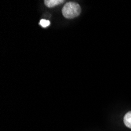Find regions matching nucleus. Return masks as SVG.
Masks as SVG:
<instances>
[{
  "instance_id": "1",
  "label": "nucleus",
  "mask_w": 131,
  "mask_h": 131,
  "mask_svg": "<svg viewBox=\"0 0 131 131\" xmlns=\"http://www.w3.org/2000/svg\"><path fill=\"white\" fill-rule=\"evenodd\" d=\"M81 13V7L79 3L75 2H69L67 3L63 9H62V14L65 18L72 19L77 17Z\"/></svg>"
},
{
  "instance_id": "3",
  "label": "nucleus",
  "mask_w": 131,
  "mask_h": 131,
  "mask_svg": "<svg viewBox=\"0 0 131 131\" xmlns=\"http://www.w3.org/2000/svg\"><path fill=\"white\" fill-rule=\"evenodd\" d=\"M123 122L126 127L131 129V111L128 112L123 118Z\"/></svg>"
},
{
  "instance_id": "4",
  "label": "nucleus",
  "mask_w": 131,
  "mask_h": 131,
  "mask_svg": "<svg viewBox=\"0 0 131 131\" xmlns=\"http://www.w3.org/2000/svg\"><path fill=\"white\" fill-rule=\"evenodd\" d=\"M39 25L41 26H42L43 28H46V27H48L50 25V22L49 20H46L45 19H42L39 22Z\"/></svg>"
},
{
  "instance_id": "2",
  "label": "nucleus",
  "mask_w": 131,
  "mask_h": 131,
  "mask_svg": "<svg viewBox=\"0 0 131 131\" xmlns=\"http://www.w3.org/2000/svg\"><path fill=\"white\" fill-rule=\"evenodd\" d=\"M62 3H64L63 0H45L44 1L45 5L49 8L54 7L57 5L61 4Z\"/></svg>"
}]
</instances>
